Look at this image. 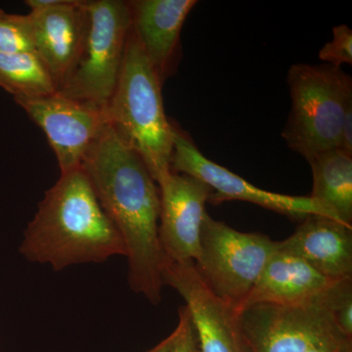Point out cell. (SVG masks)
Masks as SVG:
<instances>
[{"mask_svg": "<svg viewBox=\"0 0 352 352\" xmlns=\"http://www.w3.org/2000/svg\"><path fill=\"white\" fill-rule=\"evenodd\" d=\"M82 166L126 245L129 287L151 305H160L166 261L159 240L157 182L138 153L109 124L85 154Z\"/></svg>", "mask_w": 352, "mask_h": 352, "instance_id": "6da1fadb", "label": "cell"}, {"mask_svg": "<svg viewBox=\"0 0 352 352\" xmlns=\"http://www.w3.org/2000/svg\"><path fill=\"white\" fill-rule=\"evenodd\" d=\"M34 263L55 271L126 256L124 240L102 208L82 166L62 173L44 194L19 247Z\"/></svg>", "mask_w": 352, "mask_h": 352, "instance_id": "7a4b0ae2", "label": "cell"}, {"mask_svg": "<svg viewBox=\"0 0 352 352\" xmlns=\"http://www.w3.org/2000/svg\"><path fill=\"white\" fill-rule=\"evenodd\" d=\"M162 85L131 27L119 80L105 112L109 124L138 153L157 185L171 173L173 150V122L164 112Z\"/></svg>", "mask_w": 352, "mask_h": 352, "instance_id": "3957f363", "label": "cell"}, {"mask_svg": "<svg viewBox=\"0 0 352 352\" xmlns=\"http://www.w3.org/2000/svg\"><path fill=\"white\" fill-rule=\"evenodd\" d=\"M292 108L282 138L305 159L339 149L340 129L352 104V80L332 65L296 64L288 76Z\"/></svg>", "mask_w": 352, "mask_h": 352, "instance_id": "277c9868", "label": "cell"}, {"mask_svg": "<svg viewBox=\"0 0 352 352\" xmlns=\"http://www.w3.org/2000/svg\"><path fill=\"white\" fill-rule=\"evenodd\" d=\"M278 241L263 233L241 232L206 214L195 265L201 281L239 314Z\"/></svg>", "mask_w": 352, "mask_h": 352, "instance_id": "5b68a950", "label": "cell"}, {"mask_svg": "<svg viewBox=\"0 0 352 352\" xmlns=\"http://www.w3.org/2000/svg\"><path fill=\"white\" fill-rule=\"evenodd\" d=\"M88 25L80 56L59 94L107 107L124 62L131 29L129 1L87 0Z\"/></svg>", "mask_w": 352, "mask_h": 352, "instance_id": "8992f818", "label": "cell"}, {"mask_svg": "<svg viewBox=\"0 0 352 352\" xmlns=\"http://www.w3.org/2000/svg\"><path fill=\"white\" fill-rule=\"evenodd\" d=\"M330 289L320 298L302 305L261 303L243 309L241 328L249 351L307 352L339 332L329 302Z\"/></svg>", "mask_w": 352, "mask_h": 352, "instance_id": "52a82bcc", "label": "cell"}, {"mask_svg": "<svg viewBox=\"0 0 352 352\" xmlns=\"http://www.w3.org/2000/svg\"><path fill=\"white\" fill-rule=\"evenodd\" d=\"M173 129L171 171L193 176L206 183L212 190L210 203L244 201L293 219L302 220L308 215L314 214L337 220L310 196L284 195L254 186L241 176L204 156L188 134L176 126L175 122H173Z\"/></svg>", "mask_w": 352, "mask_h": 352, "instance_id": "ba28073f", "label": "cell"}, {"mask_svg": "<svg viewBox=\"0 0 352 352\" xmlns=\"http://www.w3.org/2000/svg\"><path fill=\"white\" fill-rule=\"evenodd\" d=\"M14 100L45 133L61 173L82 166L85 154L109 124L105 109L58 91Z\"/></svg>", "mask_w": 352, "mask_h": 352, "instance_id": "9c48e42d", "label": "cell"}, {"mask_svg": "<svg viewBox=\"0 0 352 352\" xmlns=\"http://www.w3.org/2000/svg\"><path fill=\"white\" fill-rule=\"evenodd\" d=\"M161 198L159 240L166 261L195 263L206 205L212 190L193 176L173 173L157 185Z\"/></svg>", "mask_w": 352, "mask_h": 352, "instance_id": "30bf717a", "label": "cell"}, {"mask_svg": "<svg viewBox=\"0 0 352 352\" xmlns=\"http://www.w3.org/2000/svg\"><path fill=\"white\" fill-rule=\"evenodd\" d=\"M163 283L175 289L184 300L196 328L201 352H250L239 314L208 289L194 263H166Z\"/></svg>", "mask_w": 352, "mask_h": 352, "instance_id": "8fae6325", "label": "cell"}, {"mask_svg": "<svg viewBox=\"0 0 352 352\" xmlns=\"http://www.w3.org/2000/svg\"><path fill=\"white\" fill-rule=\"evenodd\" d=\"M29 16L34 51L59 91L82 53L88 25L87 0H67L61 6L31 11Z\"/></svg>", "mask_w": 352, "mask_h": 352, "instance_id": "7c38bea8", "label": "cell"}, {"mask_svg": "<svg viewBox=\"0 0 352 352\" xmlns=\"http://www.w3.org/2000/svg\"><path fill=\"white\" fill-rule=\"evenodd\" d=\"M278 249L303 259L331 281L352 278V226L308 215Z\"/></svg>", "mask_w": 352, "mask_h": 352, "instance_id": "4fadbf2b", "label": "cell"}, {"mask_svg": "<svg viewBox=\"0 0 352 352\" xmlns=\"http://www.w3.org/2000/svg\"><path fill=\"white\" fill-rule=\"evenodd\" d=\"M197 3L196 0L129 1L132 30L163 82L175 61L183 25Z\"/></svg>", "mask_w": 352, "mask_h": 352, "instance_id": "5bb4252c", "label": "cell"}, {"mask_svg": "<svg viewBox=\"0 0 352 352\" xmlns=\"http://www.w3.org/2000/svg\"><path fill=\"white\" fill-rule=\"evenodd\" d=\"M335 283L303 259L277 249L264 266L241 311L261 303L294 305L312 302Z\"/></svg>", "mask_w": 352, "mask_h": 352, "instance_id": "9a60e30c", "label": "cell"}, {"mask_svg": "<svg viewBox=\"0 0 352 352\" xmlns=\"http://www.w3.org/2000/svg\"><path fill=\"white\" fill-rule=\"evenodd\" d=\"M307 161L314 176L310 197L338 221L352 226V156L337 148L312 155Z\"/></svg>", "mask_w": 352, "mask_h": 352, "instance_id": "2e32d148", "label": "cell"}, {"mask_svg": "<svg viewBox=\"0 0 352 352\" xmlns=\"http://www.w3.org/2000/svg\"><path fill=\"white\" fill-rule=\"evenodd\" d=\"M0 87L14 98L45 96L57 91L50 73L34 52H0Z\"/></svg>", "mask_w": 352, "mask_h": 352, "instance_id": "e0dca14e", "label": "cell"}, {"mask_svg": "<svg viewBox=\"0 0 352 352\" xmlns=\"http://www.w3.org/2000/svg\"><path fill=\"white\" fill-rule=\"evenodd\" d=\"M0 52L36 53L29 14L18 15L0 9Z\"/></svg>", "mask_w": 352, "mask_h": 352, "instance_id": "ac0fdd59", "label": "cell"}, {"mask_svg": "<svg viewBox=\"0 0 352 352\" xmlns=\"http://www.w3.org/2000/svg\"><path fill=\"white\" fill-rule=\"evenodd\" d=\"M329 302L336 328L344 337L352 339V278L331 287Z\"/></svg>", "mask_w": 352, "mask_h": 352, "instance_id": "d6986e66", "label": "cell"}, {"mask_svg": "<svg viewBox=\"0 0 352 352\" xmlns=\"http://www.w3.org/2000/svg\"><path fill=\"white\" fill-rule=\"evenodd\" d=\"M319 58L326 64L340 68L352 64V31L346 25L333 28V39L319 51Z\"/></svg>", "mask_w": 352, "mask_h": 352, "instance_id": "ffe728a7", "label": "cell"}, {"mask_svg": "<svg viewBox=\"0 0 352 352\" xmlns=\"http://www.w3.org/2000/svg\"><path fill=\"white\" fill-rule=\"evenodd\" d=\"M175 332V340L170 352H201L196 328L186 305L178 309V324Z\"/></svg>", "mask_w": 352, "mask_h": 352, "instance_id": "44dd1931", "label": "cell"}, {"mask_svg": "<svg viewBox=\"0 0 352 352\" xmlns=\"http://www.w3.org/2000/svg\"><path fill=\"white\" fill-rule=\"evenodd\" d=\"M339 149L352 156V104L347 107L342 119Z\"/></svg>", "mask_w": 352, "mask_h": 352, "instance_id": "7402d4cb", "label": "cell"}, {"mask_svg": "<svg viewBox=\"0 0 352 352\" xmlns=\"http://www.w3.org/2000/svg\"><path fill=\"white\" fill-rule=\"evenodd\" d=\"M344 339H347V338L344 337L342 333L339 332L333 333L330 337L326 338L319 344H315L314 347L308 349L307 352H337L340 342Z\"/></svg>", "mask_w": 352, "mask_h": 352, "instance_id": "603a6c76", "label": "cell"}, {"mask_svg": "<svg viewBox=\"0 0 352 352\" xmlns=\"http://www.w3.org/2000/svg\"><path fill=\"white\" fill-rule=\"evenodd\" d=\"M176 337L175 329L173 330V332L170 333V336L166 338V339L160 342L157 346L152 347L149 351H142V352H170V347L173 346V342H175Z\"/></svg>", "mask_w": 352, "mask_h": 352, "instance_id": "cb8c5ba5", "label": "cell"}]
</instances>
